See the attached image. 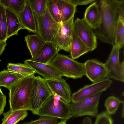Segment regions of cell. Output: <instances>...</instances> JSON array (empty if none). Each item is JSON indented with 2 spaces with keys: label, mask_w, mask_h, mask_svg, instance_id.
I'll use <instances>...</instances> for the list:
<instances>
[{
  "label": "cell",
  "mask_w": 124,
  "mask_h": 124,
  "mask_svg": "<svg viewBox=\"0 0 124 124\" xmlns=\"http://www.w3.org/2000/svg\"><path fill=\"white\" fill-rule=\"evenodd\" d=\"M98 4L101 21L94 32L100 41L113 46L117 20L120 16H124V0H101Z\"/></svg>",
  "instance_id": "6da1fadb"
},
{
  "label": "cell",
  "mask_w": 124,
  "mask_h": 124,
  "mask_svg": "<svg viewBox=\"0 0 124 124\" xmlns=\"http://www.w3.org/2000/svg\"><path fill=\"white\" fill-rule=\"evenodd\" d=\"M34 76H30L19 80L9 90L10 109L31 110L33 85Z\"/></svg>",
  "instance_id": "7a4b0ae2"
},
{
  "label": "cell",
  "mask_w": 124,
  "mask_h": 124,
  "mask_svg": "<svg viewBox=\"0 0 124 124\" xmlns=\"http://www.w3.org/2000/svg\"><path fill=\"white\" fill-rule=\"evenodd\" d=\"M50 64L62 77L77 79L85 75L84 63L79 62L64 54L58 53Z\"/></svg>",
  "instance_id": "3957f363"
},
{
  "label": "cell",
  "mask_w": 124,
  "mask_h": 124,
  "mask_svg": "<svg viewBox=\"0 0 124 124\" xmlns=\"http://www.w3.org/2000/svg\"><path fill=\"white\" fill-rule=\"evenodd\" d=\"M36 115L56 118L66 121L71 117L69 103L60 97L53 94L43 104Z\"/></svg>",
  "instance_id": "277c9868"
},
{
  "label": "cell",
  "mask_w": 124,
  "mask_h": 124,
  "mask_svg": "<svg viewBox=\"0 0 124 124\" xmlns=\"http://www.w3.org/2000/svg\"><path fill=\"white\" fill-rule=\"evenodd\" d=\"M35 18L37 28L36 34L46 42L52 41L61 23L57 22L52 18L47 7L44 15Z\"/></svg>",
  "instance_id": "5b68a950"
},
{
  "label": "cell",
  "mask_w": 124,
  "mask_h": 124,
  "mask_svg": "<svg viewBox=\"0 0 124 124\" xmlns=\"http://www.w3.org/2000/svg\"><path fill=\"white\" fill-rule=\"evenodd\" d=\"M102 92L79 102L69 103L71 117L87 116L96 117L98 114V106Z\"/></svg>",
  "instance_id": "8992f818"
},
{
  "label": "cell",
  "mask_w": 124,
  "mask_h": 124,
  "mask_svg": "<svg viewBox=\"0 0 124 124\" xmlns=\"http://www.w3.org/2000/svg\"><path fill=\"white\" fill-rule=\"evenodd\" d=\"M53 94L43 78L39 76L35 77L33 83L31 110L36 114L44 102Z\"/></svg>",
  "instance_id": "52a82bcc"
},
{
  "label": "cell",
  "mask_w": 124,
  "mask_h": 124,
  "mask_svg": "<svg viewBox=\"0 0 124 124\" xmlns=\"http://www.w3.org/2000/svg\"><path fill=\"white\" fill-rule=\"evenodd\" d=\"M74 18L73 16L68 20L62 22L53 41L58 47V52L63 50L69 51L74 34Z\"/></svg>",
  "instance_id": "ba28073f"
},
{
  "label": "cell",
  "mask_w": 124,
  "mask_h": 124,
  "mask_svg": "<svg viewBox=\"0 0 124 124\" xmlns=\"http://www.w3.org/2000/svg\"><path fill=\"white\" fill-rule=\"evenodd\" d=\"M74 33L90 49H95L98 45L97 38L92 28L83 18H77L74 21Z\"/></svg>",
  "instance_id": "9c48e42d"
},
{
  "label": "cell",
  "mask_w": 124,
  "mask_h": 124,
  "mask_svg": "<svg viewBox=\"0 0 124 124\" xmlns=\"http://www.w3.org/2000/svg\"><path fill=\"white\" fill-rule=\"evenodd\" d=\"M112 81L106 78L102 81L86 85L73 94L71 97L72 103L81 101L106 91L111 85Z\"/></svg>",
  "instance_id": "30bf717a"
},
{
  "label": "cell",
  "mask_w": 124,
  "mask_h": 124,
  "mask_svg": "<svg viewBox=\"0 0 124 124\" xmlns=\"http://www.w3.org/2000/svg\"><path fill=\"white\" fill-rule=\"evenodd\" d=\"M84 64L85 75L93 83L107 78L108 72L104 63L93 59L87 60Z\"/></svg>",
  "instance_id": "8fae6325"
},
{
  "label": "cell",
  "mask_w": 124,
  "mask_h": 124,
  "mask_svg": "<svg viewBox=\"0 0 124 124\" xmlns=\"http://www.w3.org/2000/svg\"><path fill=\"white\" fill-rule=\"evenodd\" d=\"M120 47L114 45L113 46L109 57L104 63L108 72L107 78L124 82L120 71L121 63L119 61Z\"/></svg>",
  "instance_id": "7c38bea8"
},
{
  "label": "cell",
  "mask_w": 124,
  "mask_h": 124,
  "mask_svg": "<svg viewBox=\"0 0 124 124\" xmlns=\"http://www.w3.org/2000/svg\"><path fill=\"white\" fill-rule=\"evenodd\" d=\"M44 80L53 94L58 96L67 103L71 101V92L69 85L64 79Z\"/></svg>",
  "instance_id": "4fadbf2b"
},
{
  "label": "cell",
  "mask_w": 124,
  "mask_h": 124,
  "mask_svg": "<svg viewBox=\"0 0 124 124\" xmlns=\"http://www.w3.org/2000/svg\"><path fill=\"white\" fill-rule=\"evenodd\" d=\"M35 73L42 76L45 79H60L62 76L50 63L44 64L32 61L30 59L24 62Z\"/></svg>",
  "instance_id": "5bb4252c"
},
{
  "label": "cell",
  "mask_w": 124,
  "mask_h": 124,
  "mask_svg": "<svg viewBox=\"0 0 124 124\" xmlns=\"http://www.w3.org/2000/svg\"><path fill=\"white\" fill-rule=\"evenodd\" d=\"M58 47L53 41L46 42L38 54L31 60L44 64L50 63L58 53Z\"/></svg>",
  "instance_id": "9a60e30c"
},
{
  "label": "cell",
  "mask_w": 124,
  "mask_h": 124,
  "mask_svg": "<svg viewBox=\"0 0 124 124\" xmlns=\"http://www.w3.org/2000/svg\"><path fill=\"white\" fill-rule=\"evenodd\" d=\"M83 19L93 30L98 27L101 22V15L98 2L93 3L87 8Z\"/></svg>",
  "instance_id": "2e32d148"
},
{
  "label": "cell",
  "mask_w": 124,
  "mask_h": 124,
  "mask_svg": "<svg viewBox=\"0 0 124 124\" xmlns=\"http://www.w3.org/2000/svg\"><path fill=\"white\" fill-rule=\"evenodd\" d=\"M18 16L23 29L27 30L30 32L36 33L37 28L35 19L26 2Z\"/></svg>",
  "instance_id": "e0dca14e"
},
{
  "label": "cell",
  "mask_w": 124,
  "mask_h": 124,
  "mask_svg": "<svg viewBox=\"0 0 124 124\" xmlns=\"http://www.w3.org/2000/svg\"><path fill=\"white\" fill-rule=\"evenodd\" d=\"M5 8L7 39L11 36L18 35V32L23 29L18 15L10 9Z\"/></svg>",
  "instance_id": "ac0fdd59"
},
{
  "label": "cell",
  "mask_w": 124,
  "mask_h": 124,
  "mask_svg": "<svg viewBox=\"0 0 124 124\" xmlns=\"http://www.w3.org/2000/svg\"><path fill=\"white\" fill-rule=\"evenodd\" d=\"M30 76L23 75L8 70L0 71V86L5 87L9 90L19 80Z\"/></svg>",
  "instance_id": "d6986e66"
},
{
  "label": "cell",
  "mask_w": 124,
  "mask_h": 124,
  "mask_svg": "<svg viewBox=\"0 0 124 124\" xmlns=\"http://www.w3.org/2000/svg\"><path fill=\"white\" fill-rule=\"evenodd\" d=\"M24 40L31 53V58L34 57L38 54L46 42L36 34L26 36L24 38Z\"/></svg>",
  "instance_id": "ffe728a7"
},
{
  "label": "cell",
  "mask_w": 124,
  "mask_h": 124,
  "mask_svg": "<svg viewBox=\"0 0 124 124\" xmlns=\"http://www.w3.org/2000/svg\"><path fill=\"white\" fill-rule=\"evenodd\" d=\"M69 51L71 58L74 60L90 51V50L74 33Z\"/></svg>",
  "instance_id": "44dd1931"
},
{
  "label": "cell",
  "mask_w": 124,
  "mask_h": 124,
  "mask_svg": "<svg viewBox=\"0 0 124 124\" xmlns=\"http://www.w3.org/2000/svg\"><path fill=\"white\" fill-rule=\"evenodd\" d=\"M54 0L60 11L62 22L66 21L74 16L76 6L67 0Z\"/></svg>",
  "instance_id": "7402d4cb"
},
{
  "label": "cell",
  "mask_w": 124,
  "mask_h": 124,
  "mask_svg": "<svg viewBox=\"0 0 124 124\" xmlns=\"http://www.w3.org/2000/svg\"><path fill=\"white\" fill-rule=\"evenodd\" d=\"M28 114L26 110H12L10 109L3 113V118L1 124H16L19 121L23 120Z\"/></svg>",
  "instance_id": "603a6c76"
},
{
  "label": "cell",
  "mask_w": 124,
  "mask_h": 124,
  "mask_svg": "<svg viewBox=\"0 0 124 124\" xmlns=\"http://www.w3.org/2000/svg\"><path fill=\"white\" fill-rule=\"evenodd\" d=\"M48 0H26V2L35 17L43 15L46 8Z\"/></svg>",
  "instance_id": "cb8c5ba5"
},
{
  "label": "cell",
  "mask_w": 124,
  "mask_h": 124,
  "mask_svg": "<svg viewBox=\"0 0 124 124\" xmlns=\"http://www.w3.org/2000/svg\"><path fill=\"white\" fill-rule=\"evenodd\" d=\"M114 45L122 48L124 45V16L119 17L117 22L115 35Z\"/></svg>",
  "instance_id": "d4e9b609"
},
{
  "label": "cell",
  "mask_w": 124,
  "mask_h": 124,
  "mask_svg": "<svg viewBox=\"0 0 124 124\" xmlns=\"http://www.w3.org/2000/svg\"><path fill=\"white\" fill-rule=\"evenodd\" d=\"M8 70L21 74L29 76H34L35 71L28 65L24 63H8Z\"/></svg>",
  "instance_id": "484cf974"
},
{
  "label": "cell",
  "mask_w": 124,
  "mask_h": 124,
  "mask_svg": "<svg viewBox=\"0 0 124 124\" xmlns=\"http://www.w3.org/2000/svg\"><path fill=\"white\" fill-rule=\"evenodd\" d=\"M7 28L5 8L0 1V42L7 41Z\"/></svg>",
  "instance_id": "4316f807"
},
{
  "label": "cell",
  "mask_w": 124,
  "mask_h": 124,
  "mask_svg": "<svg viewBox=\"0 0 124 124\" xmlns=\"http://www.w3.org/2000/svg\"><path fill=\"white\" fill-rule=\"evenodd\" d=\"M122 101L114 96L108 97L105 101L104 105L106 108L105 111L110 115L115 114Z\"/></svg>",
  "instance_id": "83f0119b"
},
{
  "label": "cell",
  "mask_w": 124,
  "mask_h": 124,
  "mask_svg": "<svg viewBox=\"0 0 124 124\" xmlns=\"http://www.w3.org/2000/svg\"><path fill=\"white\" fill-rule=\"evenodd\" d=\"M0 2L5 7L11 10L18 15L23 8L26 0H0Z\"/></svg>",
  "instance_id": "f1b7e54d"
},
{
  "label": "cell",
  "mask_w": 124,
  "mask_h": 124,
  "mask_svg": "<svg viewBox=\"0 0 124 124\" xmlns=\"http://www.w3.org/2000/svg\"><path fill=\"white\" fill-rule=\"evenodd\" d=\"M46 6L52 17L57 22L61 23L62 20L58 8L54 0H48Z\"/></svg>",
  "instance_id": "f546056e"
},
{
  "label": "cell",
  "mask_w": 124,
  "mask_h": 124,
  "mask_svg": "<svg viewBox=\"0 0 124 124\" xmlns=\"http://www.w3.org/2000/svg\"><path fill=\"white\" fill-rule=\"evenodd\" d=\"M58 118L49 116H41L38 119L18 124H57Z\"/></svg>",
  "instance_id": "4dcf8cb0"
},
{
  "label": "cell",
  "mask_w": 124,
  "mask_h": 124,
  "mask_svg": "<svg viewBox=\"0 0 124 124\" xmlns=\"http://www.w3.org/2000/svg\"><path fill=\"white\" fill-rule=\"evenodd\" d=\"M94 124H113V123L110 115L106 111H104L98 114L96 117Z\"/></svg>",
  "instance_id": "1f68e13d"
},
{
  "label": "cell",
  "mask_w": 124,
  "mask_h": 124,
  "mask_svg": "<svg viewBox=\"0 0 124 124\" xmlns=\"http://www.w3.org/2000/svg\"><path fill=\"white\" fill-rule=\"evenodd\" d=\"M76 6L79 5H86L95 1V0H67Z\"/></svg>",
  "instance_id": "d6a6232c"
},
{
  "label": "cell",
  "mask_w": 124,
  "mask_h": 124,
  "mask_svg": "<svg viewBox=\"0 0 124 124\" xmlns=\"http://www.w3.org/2000/svg\"><path fill=\"white\" fill-rule=\"evenodd\" d=\"M6 96L4 95L0 97V116L3 113L6 105Z\"/></svg>",
  "instance_id": "836d02e7"
},
{
  "label": "cell",
  "mask_w": 124,
  "mask_h": 124,
  "mask_svg": "<svg viewBox=\"0 0 124 124\" xmlns=\"http://www.w3.org/2000/svg\"><path fill=\"white\" fill-rule=\"evenodd\" d=\"M6 41L5 40L0 42V56L2 54L7 45Z\"/></svg>",
  "instance_id": "e575fe53"
},
{
  "label": "cell",
  "mask_w": 124,
  "mask_h": 124,
  "mask_svg": "<svg viewBox=\"0 0 124 124\" xmlns=\"http://www.w3.org/2000/svg\"><path fill=\"white\" fill-rule=\"evenodd\" d=\"M81 124H92V121L90 117H86L84 119Z\"/></svg>",
  "instance_id": "d590c367"
},
{
  "label": "cell",
  "mask_w": 124,
  "mask_h": 124,
  "mask_svg": "<svg viewBox=\"0 0 124 124\" xmlns=\"http://www.w3.org/2000/svg\"><path fill=\"white\" fill-rule=\"evenodd\" d=\"M120 71L122 76L124 78V61L121 63Z\"/></svg>",
  "instance_id": "8d00e7d4"
},
{
  "label": "cell",
  "mask_w": 124,
  "mask_h": 124,
  "mask_svg": "<svg viewBox=\"0 0 124 124\" xmlns=\"http://www.w3.org/2000/svg\"><path fill=\"white\" fill-rule=\"evenodd\" d=\"M122 112L121 113V116L123 118H124V103L123 101H122Z\"/></svg>",
  "instance_id": "74e56055"
},
{
  "label": "cell",
  "mask_w": 124,
  "mask_h": 124,
  "mask_svg": "<svg viewBox=\"0 0 124 124\" xmlns=\"http://www.w3.org/2000/svg\"><path fill=\"white\" fill-rule=\"evenodd\" d=\"M66 121L64 120H62L57 124H67L66 123Z\"/></svg>",
  "instance_id": "f35d334b"
},
{
  "label": "cell",
  "mask_w": 124,
  "mask_h": 124,
  "mask_svg": "<svg viewBox=\"0 0 124 124\" xmlns=\"http://www.w3.org/2000/svg\"><path fill=\"white\" fill-rule=\"evenodd\" d=\"M4 95L1 90H0V97L3 96Z\"/></svg>",
  "instance_id": "ab89813d"
},
{
  "label": "cell",
  "mask_w": 124,
  "mask_h": 124,
  "mask_svg": "<svg viewBox=\"0 0 124 124\" xmlns=\"http://www.w3.org/2000/svg\"><path fill=\"white\" fill-rule=\"evenodd\" d=\"M0 90H1L0 88Z\"/></svg>",
  "instance_id": "60d3db41"
},
{
  "label": "cell",
  "mask_w": 124,
  "mask_h": 124,
  "mask_svg": "<svg viewBox=\"0 0 124 124\" xmlns=\"http://www.w3.org/2000/svg\"></svg>",
  "instance_id": "b9f144b4"
}]
</instances>
